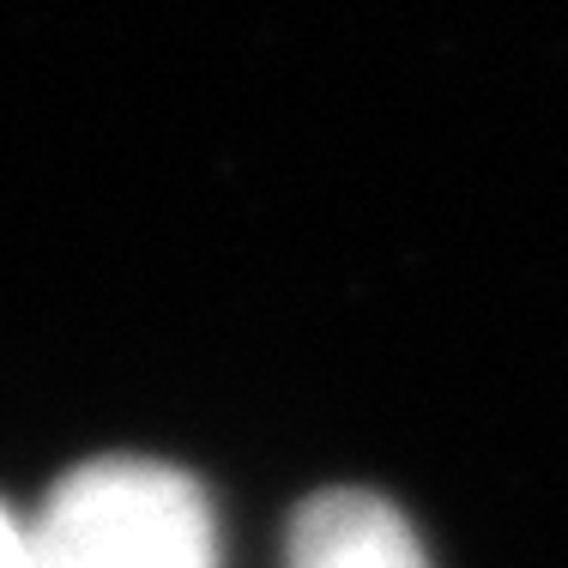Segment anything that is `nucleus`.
Here are the masks:
<instances>
[{"label":"nucleus","mask_w":568,"mask_h":568,"mask_svg":"<svg viewBox=\"0 0 568 568\" xmlns=\"http://www.w3.org/2000/svg\"><path fill=\"white\" fill-rule=\"evenodd\" d=\"M24 532L37 568H219L200 484L158 459H91L67 471Z\"/></svg>","instance_id":"obj_1"},{"label":"nucleus","mask_w":568,"mask_h":568,"mask_svg":"<svg viewBox=\"0 0 568 568\" xmlns=\"http://www.w3.org/2000/svg\"><path fill=\"white\" fill-rule=\"evenodd\" d=\"M291 568H429L417 532L369 490H327L291 526Z\"/></svg>","instance_id":"obj_2"},{"label":"nucleus","mask_w":568,"mask_h":568,"mask_svg":"<svg viewBox=\"0 0 568 568\" xmlns=\"http://www.w3.org/2000/svg\"><path fill=\"white\" fill-rule=\"evenodd\" d=\"M0 568H37L31 562V532L0 508Z\"/></svg>","instance_id":"obj_3"}]
</instances>
